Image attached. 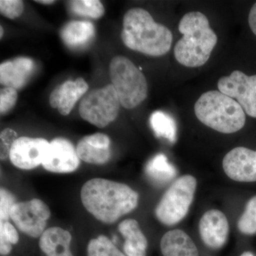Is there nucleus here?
<instances>
[{"mask_svg": "<svg viewBox=\"0 0 256 256\" xmlns=\"http://www.w3.org/2000/svg\"><path fill=\"white\" fill-rule=\"evenodd\" d=\"M178 28L183 36L174 46L176 60L188 68L204 65L218 42L206 15L200 12L186 13L180 20Z\"/></svg>", "mask_w": 256, "mask_h": 256, "instance_id": "nucleus-3", "label": "nucleus"}, {"mask_svg": "<svg viewBox=\"0 0 256 256\" xmlns=\"http://www.w3.org/2000/svg\"><path fill=\"white\" fill-rule=\"evenodd\" d=\"M88 144L100 148V149H110V139L107 134L104 133H95L90 136H85L82 138Z\"/></svg>", "mask_w": 256, "mask_h": 256, "instance_id": "nucleus-30", "label": "nucleus"}, {"mask_svg": "<svg viewBox=\"0 0 256 256\" xmlns=\"http://www.w3.org/2000/svg\"><path fill=\"white\" fill-rule=\"evenodd\" d=\"M34 62L26 57H18L0 65V82L5 87L20 89L24 86L33 72Z\"/></svg>", "mask_w": 256, "mask_h": 256, "instance_id": "nucleus-15", "label": "nucleus"}, {"mask_svg": "<svg viewBox=\"0 0 256 256\" xmlns=\"http://www.w3.org/2000/svg\"><path fill=\"white\" fill-rule=\"evenodd\" d=\"M150 124L156 137L165 138L171 142L176 141V124L169 114L162 111H156L151 114Z\"/></svg>", "mask_w": 256, "mask_h": 256, "instance_id": "nucleus-21", "label": "nucleus"}, {"mask_svg": "<svg viewBox=\"0 0 256 256\" xmlns=\"http://www.w3.org/2000/svg\"><path fill=\"white\" fill-rule=\"evenodd\" d=\"M14 195L4 188L0 190V220L1 222H9L10 212L16 204Z\"/></svg>", "mask_w": 256, "mask_h": 256, "instance_id": "nucleus-28", "label": "nucleus"}, {"mask_svg": "<svg viewBox=\"0 0 256 256\" xmlns=\"http://www.w3.org/2000/svg\"><path fill=\"white\" fill-rule=\"evenodd\" d=\"M72 236L60 227H50L41 236L38 246L46 256H74L70 250Z\"/></svg>", "mask_w": 256, "mask_h": 256, "instance_id": "nucleus-17", "label": "nucleus"}, {"mask_svg": "<svg viewBox=\"0 0 256 256\" xmlns=\"http://www.w3.org/2000/svg\"><path fill=\"white\" fill-rule=\"evenodd\" d=\"M60 34L64 44L69 48H82L94 38L95 28L90 22L72 21L62 28Z\"/></svg>", "mask_w": 256, "mask_h": 256, "instance_id": "nucleus-19", "label": "nucleus"}, {"mask_svg": "<svg viewBox=\"0 0 256 256\" xmlns=\"http://www.w3.org/2000/svg\"><path fill=\"white\" fill-rule=\"evenodd\" d=\"M0 230L3 232L6 238L10 240L12 244H16L20 240L18 232L16 228L9 222H0Z\"/></svg>", "mask_w": 256, "mask_h": 256, "instance_id": "nucleus-31", "label": "nucleus"}, {"mask_svg": "<svg viewBox=\"0 0 256 256\" xmlns=\"http://www.w3.org/2000/svg\"><path fill=\"white\" fill-rule=\"evenodd\" d=\"M223 169L234 181L256 182V151L244 146L234 148L224 156Z\"/></svg>", "mask_w": 256, "mask_h": 256, "instance_id": "nucleus-12", "label": "nucleus"}, {"mask_svg": "<svg viewBox=\"0 0 256 256\" xmlns=\"http://www.w3.org/2000/svg\"><path fill=\"white\" fill-rule=\"evenodd\" d=\"M76 152L80 160L89 164H105L111 158L110 149H100L88 144L80 140L76 146Z\"/></svg>", "mask_w": 256, "mask_h": 256, "instance_id": "nucleus-22", "label": "nucleus"}, {"mask_svg": "<svg viewBox=\"0 0 256 256\" xmlns=\"http://www.w3.org/2000/svg\"><path fill=\"white\" fill-rule=\"evenodd\" d=\"M88 90V85L82 78L76 79L75 82L67 80L54 89L50 96V106L58 108L62 116H68Z\"/></svg>", "mask_w": 256, "mask_h": 256, "instance_id": "nucleus-14", "label": "nucleus"}, {"mask_svg": "<svg viewBox=\"0 0 256 256\" xmlns=\"http://www.w3.org/2000/svg\"><path fill=\"white\" fill-rule=\"evenodd\" d=\"M240 233L245 235L256 234V196L247 202L245 210L237 224Z\"/></svg>", "mask_w": 256, "mask_h": 256, "instance_id": "nucleus-25", "label": "nucleus"}, {"mask_svg": "<svg viewBox=\"0 0 256 256\" xmlns=\"http://www.w3.org/2000/svg\"><path fill=\"white\" fill-rule=\"evenodd\" d=\"M37 3H40V4H54V3H55V1H54V0H38V1H35Z\"/></svg>", "mask_w": 256, "mask_h": 256, "instance_id": "nucleus-34", "label": "nucleus"}, {"mask_svg": "<svg viewBox=\"0 0 256 256\" xmlns=\"http://www.w3.org/2000/svg\"><path fill=\"white\" fill-rule=\"evenodd\" d=\"M18 139V133L11 128H6L0 133V158L5 160L10 158L12 146Z\"/></svg>", "mask_w": 256, "mask_h": 256, "instance_id": "nucleus-26", "label": "nucleus"}, {"mask_svg": "<svg viewBox=\"0 0 256 256\" xmlns=\"http://www.w3.org/2000/svg\"><path fill=\"white\" fill-rule=\"evenodd\" d=\"M198 230L204 244L210 249L218 250L223 248L228 240V220L220 210H207L200 220Z\"/></svg>", "mask_w": 256, "mask_h": 256, "instance_id": "nucleus-13", "label": "nucleus"}, {"mask_svg": "<svg viewBox=\"0 0 256 256\" xmlns=\"http://www.w3.org/2000/svg\"><path fill=\"white\" fill-rule=\"evenodd\" d=\"M220 92L236 99L242 110L256 118V75L247 76L240 70H234L218 82Z\"/></svg>", "mask_w": 256, "mask_h": 256, "instance_id": "nucleus-9", "label": "nucleus"}, {"mask_svg": "<svg viewBox=\"0 0 256 256\" xmlns=\"http://www.w3.org/2000/svg\"><path fill=\"white\" fill-rule=\"evenodd\" d=\"M120 106L114 86L108 84L84 96L79 106V114L89 124L104 128L117 118Z\"/></svg>", "mask_w": 256, "mask_h": 256, "instance_id": "nucleus-7", "label": "nucleus"}, {"mask_svg": "<svg viewBox=\"0 0 256 256\" xmlns=\"http://www.w3.org/2000/svg\"><path fill=\"white\" fill-rule=\"evenodd\" d=\"M24 9L23 1L21 0H1L0 12L10 20L21 16Z\"/></svg>", "mask_w": 256, "mask_h": 256, "instance_id": "nucleus-27", "label": "nucleus"}, {"mask_svg": "<svg viewBox=\"0 0 256 256\" xmlns=\"http://www.w3.org/2000/svg\"><path fill=\"white\" fill-rule=\"evenodd\" d=\"M118 230L126 240L124 254L128 256H146L148 242L138 220L129 218L119 224Z\"/></svg>", "mask_w": 256, "mask_h": 256, "instance_id": "nucleus-18", "label": "nucleus"}, {"mask_svg": "<svg viewBox=\"0 0 256 256\" xmlns=\"http://www.w3.org/2000/svg\"><path fill=\"white\" fill-rule=\"evenodd\" d=\"M80 158L73 143L63 138L52 140L42 166L50 172L70 173L78 169Z\"/></svg>", "mask_w": 256, "mask_h": 256, "instance_id": "nucleus-11", "label": "nucleus"}, {"mask_svg": "<svg viewBox=\"0 0 256 256\" xmlns=\"http://www.w3.org/2000/svg\"><path fill=\"white\" fill-rule=\"evenodd\" d=\"M240 256H255L254 255V254H252V252H242V255Z\"/></svg>", "mask_w": 256, "mask_h": 256, "instance_id": "nucleus-35", "label": "nucleus"}, {"mask_svg": "<svg viewBox=\"0 0 256 256\" xmlns=\"http://www.w3.org/2000/svg\"><path fill=\"white\" fill-rule=\"evenodd\" d=\"M80 200L96 220L112 224L137 208L139 194L126 184L95 178L82 185Z\"/></svg>", "mask_w": 256, "mask_h": 256, "instance_id": "nucleus-1", "label": "nucleus"}, {"mask_svg": "<svg viewBox=\"0 0 256 256\" xmlns=\"http://www.w3.org/2000/svg\"><path fill=\"white\" fill-rule=\"evenodd\" d=\"M146 173L152 182L162 185L169 182L176 176V168L168 161L163 154H156L148 162Z\"/></svg>", "mask_w": 256, "mask_h": 256, "instance_id": "nucleus-20", "label": "nucleus"}, {"mask_svg": "<svg viewBox=\"0 0 256 256\" xmlns=\"http://www.w3.org/2000/svg\"><path fill=\"white\" fill-rule=\"evenodd\" d=\"M12 250V244L6 238L3 232L0 230V254L5 256L9 255Z\"/></svg>", "mask_w": 256, "mask_h": 256, "instance_id": "nucleus-32", "label": "nucleus"}, {"mask_svg": "<svg viewBox=\"0 0 256 256\" xmlns=\"http://www.w3.org/2000/svg\"><path fill=\"white\" fill-rule=\"evenodd\" d=\"M160 249L163 256H200L196 244L180 229L166 232L160 242Z\"/></svg>", "mask_w": 256, "mask_h": 256, "instance_id": "nucleus-16", "label": "nucleus"}, {"mask_svg": "<svg viewBox=\"0 0 256 256\" xmlns=\"http://www.w3.org/2000/svg\"><path fill=\"white\" fill-rule=\"evenodd\" d=\"M50 216V208L38 198L16 202L10 212V218L18 230L34 238L41 237L45 232Z\"/></svg>", "mask_w": 256, "mask_h": 256, "instance_id": "nucleus-8", "label": "nucleus"}, {"mask_svg": "<svg viewBox=\"0 0 256 256\" xmlns=\"http://www.w3.org/2000/svg\"><path fill=\"white\" fill-rule=\"evenodd\" d=\"M194 112L202 124L224 134L238 132L246 120L238 102L220 90L204 92L195 104Z\"/></svg>", "mask_w": 256, "mask_h": 256, "instance_id": "nucleus-4", "label": "nucleus"}, {"mask_svg": "<svg viewBox=\"0 0 256 256\" xmlns=\"http://www.w3.org/2000/svg\"><path fill=\"white\" fill-rule=\"evenodd\" d=\"M18 94L16 89L4 87L0 90V112L4 114L14 107L18 101Z\"/></svg>", "mask_w": 256, "mask_h": 256, "instance_id": "nucleus-29", "label": "nucleus"}, {"mask_svg": "<svg viewBox=\"0 0 256 256\" xmlns=\"http://www.w3.org/2000/svg\"><path fill=\"white\" fill-rule=\"evenodd\" d=\"M112 85L126 109H133L148 97V86L146 76L129 58L117 56L109 66Z\"/></svg>", "mask_w": 256, "mask_h": 256, "instance_id": "nucleus-5", "label": "nucleus"}, {"mask_svg": "<svg viewBox=\"0 0 256 256\" xmlns=\"http://www.w3.org/2000/svg\"><path fill=\"white\" fill-rule=\"evenodd\" d=\"M70 10L78 16L99 18L105 14V8L98 0H76L69 2Z\"/></svg>", "mask_w": 256, "mask_h": 256, "instance_id": "nucleus-24", "label": "nucleus"}, {"mask_svg": "<svg viewBox=\"0 0 256 256\" xmlns=\"http://www.w3.org/2000/svg\"><path fill=\"white\" fill-rule=\"evenodd\" d=\"M50 146L44 138H18L12 146L10 161L18 169H34L43 164Z\"/></svg>", "mask_w": 256, "mask_h": 256, "instance_id": "nucleus-10", "label": "nucleus"}, {"mask_svg": "<svg viewBox=\"0 0 256 256\" xmlns=\"http://www.w3.org/2000/svg\"><path fill=\"white\" fill-rule=\"evenodd\" d=\"M248 24L252 33L256 35V2L252 5L249 12Z\"/></svg>", "mask_w": 256, "mask_h": 256, "instance_id": "nucleus-33", "label": "nucleus"}, {"mask_svg": "<svg viewBox=\"0 0 256 256\" xmlns=\"http://www.w3.org/2000/svg\"><path fill=\"white\" fill-rule=\"evenodd\" d=\"M196 186V178L188 174L182 176L172 184L154 210L160 223L171 226L185 218L194 198Z\"/></svg>", "mask_w": 256, "mask_h": 256, "instance_id": "nucleus-6", "label": "nucleus"}, {"mask_svg": "<svg viewBox=\"0 0 256 256\" xmlns=\"http://www.w3.org/2000/svg\"><path fill=\"white\" fill-rule=\"evenodd\" d=\"M121 38L130 50L159 57L169 52L173 35L166 26L156 23L146 10L136 8L124 15Z\"/></svg>", "mask_w": 256, "mask_h": 256, "instance_id": "nucleus-2", "label": "nucleus"}, {"mask_svg": "<svg viewBox=\"0 0 256 256\" xmlns=\"http://www.w3.org/2000/svg\"><path fill=\"white\" fill-rule=\"evenodd\" d=\"M87 252V256H126L104 235L92 239L88 244Z\"/></svg>", "mask_w": 256, "mask_h": 256, "instance_id": "nucleus-23", "label": "nucleus"}, {"mask_svg": "<svg viewBox=\"0 0 256 256\" xmlns=\"http://www.w3.org/2000/svg\"><path fill=\"white\" fill-rule=\"evenodd\" d=\"M3 34H4V30H3L2 26H0V38H2Z\"/></svg>", "mask_w": 256, "mask_h": 256, "instance_id": "nucleus-36", "label": "nucleus"}]
</instances>
